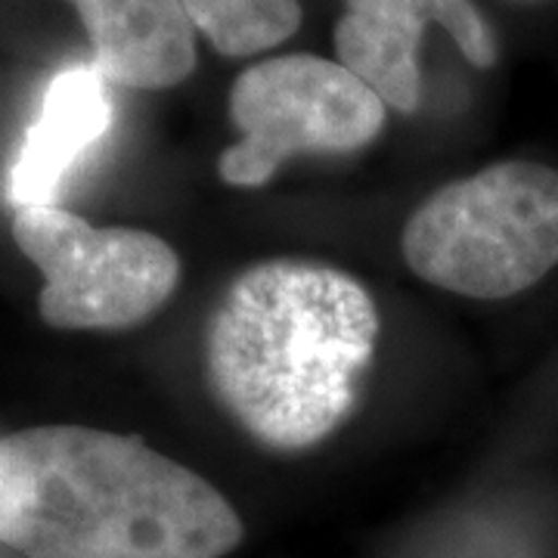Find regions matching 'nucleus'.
Instances as JSON below:
<instances>
[{"label":"nucleus","instance_id":"nucleus-9","mask_svg":"<svg viewBox=\"0 0 558 558\" xmlns=\"http://www.w3.org/2000/svg\"><path fill=\"white\" fill-rule=\"evenodd\" d=\"M193 28H199L223 57H252L295 35L301 0H180Z\"/></svg>","mask_w":558,"mask_h":558},{"label":"nucleus","instance_id":"nucleus-3","mask_svg":"<svg viewBox=\"0 0 558 558\" xmlns=\"http://www.w3.org/2000/svg\"><path fill=\"white\" fill-rule=\"evenodd\" d=\"M418 279L465 299H509L558 264V171L499 161L453 180L410 215L400 236Z\"/></svg>","mask_w":558,"mask_h":558},{"label":"nucleus","instance_id":"nucleus-1","mask_svg":"<svg viewBox=\"0 0 558 558\" xmlns=\"http://www.w3.org/2000/svg\"><path fill=\"white\" fill-rule=\"evenodd\" d=\"M242 521L134 435L35 425L0 438V543L28 558H220Z\"/></svg>","mask_w":558,"mask_h":558},{"label":"nucleus","instance_id":"nucleus-4","mask_svg":"<svg viewBox=\"0 0 558 558\" xmlns=\"http://www.w3.org/2000/svg\"><path fill=\"white\" fill-rule=\"evenodd\" d=\"M13 240L44 274L40 317L57 329H131L174 295L178 252L134 227H94L60 205L16 208Z\"/></svg>","mask_w":558,"mask_h":558},{"label":"nucleus","instance_id":"nucleus-5","mask_svg":"<svg viewBox=\"0 0 558 558\" xmlns=\"http://www.w3.org/2000/svg\"><path fill=\"white\" fill-rule=\"evenodd\" d=\"M240 143L220 153L230 186H260L295 156L354 153L381 134L385 102L341 62L311 53L245 69L230 90Z\"/></svg>","mask_w":558,"mask_h":558},{"label":"nucleus","instance_id":"nucleus-2","mask_svg":"<svg viewBox=\"0 0 558 558\" xmlns=\"http://www.w3.org/2000/svg\"><path fill=\"white\" fill-rule=\"evenodd\" d=\"M379 341V311L351 274L264 260L230 282L205 336L208 379L242 428L307 450L354 410Z\"/></svg>","mask_w":558,"mask_h":558},{"label":"nucleus","instance_id":"nucleus-8","mask_svg":"<svg viewBox=\"0 0 558 558\" xmlns=\"http://www.w3.org/2000/svg\"><path fill=\"white\" fill-rule=\"evenodd\" d=\"M112 124L106 78L94 65H72L50 81L40 112L10 168V202L16 208L53 205L62 180Z\"/></svg>","mask_w":558,"mask_h":558},{"label":"nucleus","instance_id":"nucleus-6","mask_svg":"<svg viewBox=\"0 0 558 558\" xmlns=\"http://www.w3.org/2000/svg\"><path fill=\"white\" fill-rule=\"evenodd\" d=\"M428 22L450 32L472 65L490 69L497 62V38L472 0H344V16L336 25L339 62L385 106L416 112L422 100L418 40Z\"/></svg>","mask_w":558,"mask_h":558},{"label":"nucleus","instance_id":"nucleus-7","mask_svg":"<svg viewBox=\"0 0 558 558\" xmlns=\"http://www.w3.org/2000/svg\"><path fill=\"white\" fill-rule=\"evenodd\" d=\"M94 47L106 81L137 90H165L196 69L193 22L180 0H69Z\"/></svg>","mask_w":558,"mask_h":558}]
</instances>
